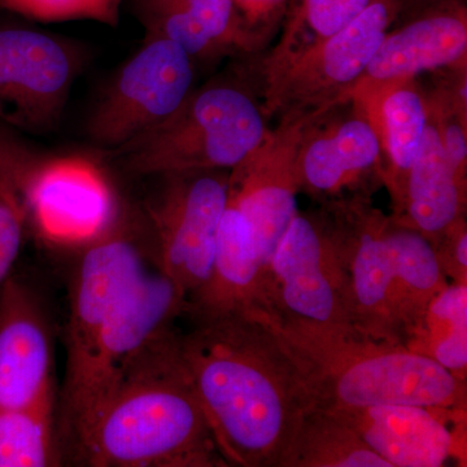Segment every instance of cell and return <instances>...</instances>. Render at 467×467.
Listing matches in <instances>:
<instances>
[{"label":"cell","instance_id":"5bb4252c","mask_svg":"<svg viewBox=\"0 0 467 467\" xmlns=\"http://www.w3.org/2000/svg\"><path fill=\"white\" fill-rule=\"evenodd\" d=\"M306 119L276 122L230 171L227 196L238 205L250 226L263 279L282 236L299 212L297 150Z\"/></svg>","mask_w":467,"mask_h":467},{"label":"cell","instance_id":"ffe728a7","mask_svg":"<svg viewBox=\"0 0 467 467\" xmlns=\"http://www.w3.org/2000/svg\"><path fill=\"white\" fill-rule=\"evenodd\" d=\"M147 36L169 39L198 63L241 57L234 0H134Z\"/></svg>","mask_w":467,"mask_h":467},{"label":"cell","instance_id":"7c38bea8","mask_svg":"<svg viewBox=\"0 0 467 467\" xmlns=\"http://www.w3.org/2000/svg\"><path fill=\"white\" fill-rule=\"evenodd\" d=\"M297 168L300 192L319 204L356 193H373L383 184V153L367 107L348 99L306 117Z\"/></svg>","mask_w":467,"mask_h":467},{"label":"cell","instance_id":"4316f807","mask_svg":"<svg viewBox=\"0 0 467 467\" xmlns=\"http://www.w3.org/2000/svg\"><path fill=\"white\" fill-rule=\"evenodd\" d=\"M57 393L36 404L0 408V467L60 465Z\"/></svg>","mask_w":467,"mask_h":467},{"label":"cell","instance_id":"d6986e66","mask_svg":"<svg viewBox=\"0 0 467 467\" xmlns=\"http://www.w3.org/2000/svg\"><path fill=\"white\" fill-rule=\"evenodd\" d=\"M263 267L247 221L227 196L207 284L187 300L192 319L259 308Z\"/></svg>","mask_w":467,"mask_h":467},{"label":"cell","instance_id":"ac0fdd59","mask_svg":"<svg viewBox=\"0 0 467 467\" xmlns=\"http://www.w3.org/2000/svg\"><path fill=\"white\" fill-rule=\"evenodd\" d=\"M52 393L47 319L34 292L9 275L0 287V408L27 407Z\"/></svg>","mask_w":467,"mask_h":467},{"label":"cell","instance_id":"cb8c5ba5","mask_svg":"<svg viewBox=\"0 0 467 467\" xmlns=\"http://www.w3.org/2000/svg\"><path fill=\"white\" fill-rule=\"evenodd\" d=\"M373 0H292L278 41L263 54L241 57L239 69L250 82L275 72L316 43L358 17Z\"/></svg>","mask_w":467,"mask_h":467},{"label":"cell","instance_id":"7402d4cb","mask_svg":"<svg viewBox=\"0 0 467 467\" xmlns=\"http://www.w3.org/2000/svg\"><path fill=\"white\" fill-rule=\"evenodd\" d=\"M384 239L391 256L393 319L399 342L404 346L427 306L450 281L425 234L389 214L384 223Z\"/></svg>","mask_w":467,"mask_h":467},{"label":"cell","instance_id":"484cf974","mask_svg":"<svg viewBox=\"0 0 467 467\" xmlns=\"http://www.w3.org/2000/svg\"><path fill=\"white\" fill-rule=\"evenodd\" d=\"M404 346L466 380L467 285L450 282L439 292Z\"/></svg>","mask_w":467,"mask_h":467},{"label":"cell","instance_id":"277c9868","mask_svg":"<svg viewBox=\"0 0 467 467\" xmlns=\"http://www.w3.org/2000/svg\"><path fill=\"white\" fill-rule=\"evenodd\" d=\"M267 122L256 92L235 69L193 88L164 122L113 152L138 175L232 171L265 137Z\"/></svg>","mask_w":467,"mask_h":467},{"label":"cell","instance_id":"44dd1931","mask_svg":"<svg viewBox=\"0 0 467 467\" xmlns=\"http://www.w3.org/2000/svg\"><path fill=\"white\" fill-rule=\"evenodd\" d=\"M467 180L451 168L442 150L435 122L427 125L416 161L405 180L398 208L391 216L435 239L466 217Z\"/></svg>","mask_w":467,"mask_h":467},{"label":"cell","instance_id":"603a6c76","mask_svg":"<svg viewBox=\"0 0 467 467\" xmlns=\"http://www.w3.org/2000/svg\"><path fill=\"white\" fill-rule=\"evenodd\" d=\"M368 110L382 144V183L391 195L392 208L396 209L425 134V95L416 79H410L392 86Z\"/></svg>","mask_w":467,"mask_h":467},{"label":"cell","instance_id":"30bf717a","mask_svg":"<svg viewBox=\"0 0 467 467\" xmlns=\"http://www.w3.org/2000/svg\"><path fill=\"white\" fill-rule=\"evenodd\" d=\"M195 67L174 42L146 38L98 101L88 124L92 142L117 150L164 122L195 88Z\"/></svg>","mask_w":467,"mask_h":467},{"label":"cell","instance_id":"8fae6325","mask_svg":"<svg viewBox=\"0 0 467 467\" xmlns=\"http://www.w3.org/2000/svg\"><path fill=\"white\" fill-rule=\"evenodd\" d=\"M84 67L72 43L27 27H0V124L30 134L54 131Z\"/></svg>","mask_w":467,"mask_h":467},{"label":"cell","instance_id":"9c48e42d","mask_svg":"<svg viewBox=\"0 0 467 467\" xmlns=\"http://www.w3.org/2000/svg\"><path fill=\"white\" fill-rule=\"evenodd\" d=\"M230 171L162 175L164 184L147 204L158 267L186 300L207 284L225 209Z\"/></svg>","mask_w":467,"mask_h":467},{"label":"cell","instance_id":"5b68a950","mask_svg":"<svg viewBox=\"0 0 467 467\" xmlns=\"http://www.w3.org/2000/svg\"><path fill=\"white\" fill-rule=\"evenodd\" d=\"M146 266L125 212L112 229L82 248L70 282L67 376L58 429L70 445L84 414L101 337L117 303Z\"/></svg>","mask_w":467,"mask_h":467},{"label":"cell","instance_id":"2e32d148","mask_svg":"<svg viewBox=\"0 0 467 467\" xmlns=\"http://www.w3.org/2000/svg\"><path fill=\"white\" fill-rule=\"evenodd\" d=\"M389 467L465 462L466 408L383 404L331 409Z\"/></svg>","mask_w":467,"mask_h":467},{"label":"cell","instance_id":"52a82bcc","mask_svg":"<svg viewBox=\"0 0 467 467\" xmlns=\"http://www.w3.org/2000/svg\"><path fill=\"white\" fill-rule=\"evenodd\" d=\"M256 309L291 321L352 325L346 276L322 205L292 218L266 267Z\"/></svg>","mask_w":467,"mask_h":467},{"label":"cell","instance_id":"6da1fadb","mask_svg":"<svg viewBox=\"0 0 467 467\" xmlns=\"http://www.w3.org/2000/svg\"><path fill=\"white\" fill-rule=\"evenodd\" d=\"M193 322L181 353L227 466H281L312 402L278 337L256 309Z\"/></svg>","mask_w":467,"mask_h":467},{"label":"cell","instance_id":"ba28073f","mask_svg":"<svg viewBox=\"0 0 467 467\" xmlns=\"http://www.w3.org/2000/svg\"><path fill=\"white\" fill-rule=\"evenodd\" d=\"M18 184L27 225L50 244L84 248L124 214L103 169L82 156L42 159L26 147Z\"/></svg>","mask_w":467,"mask_h":467},{"label":"cell","instance_id":"83f0119b","mask_svg":"<svg viewBox=\"0 0 467 467\" xmlns=\"http://www.w3.org/2000/svg\"><path fill=\"white\" fill-rule=\"evenodd\" d=\"M26 149L8 126L0 124V287L11 275L27 226L18 184V168Z\"/></svg>","mask_w":467,"mask_h":467},{"label":"cell","instance_id":"4fadbf2b","mask_svg":"<svg viewBox=\"0 0 467 467\" xmlns=\"http://www.w3.org/2000/svg\"><path fill=\"white\" fill-rule=\"evenodd\" d=\"M319 205L333 226L352 326L371 337L400 343L393 319L391 256L384 239L387 214L373 204L371 193Z\"/></svg>","mask_w":467,"mask_h":467},{"label":"cell","instance_id":"d4e9b609","mask_svg":"<svg viewBox=\"0 0 467 467\" xmlns=\"http://www.w3.org/2000/svg\"><path fill=\"white\" fill-rule=\"evenodd\" d=\"M279 467H389L333 411L310 408Z\"/></svg>","mask_w":467,"mask_h":467},{"label":"cell","instance_id":"7a4b0ae2","mask_svg":"<svg viewBox=\"0 0 467 467\" xmlns=\"http://www.w3.org/2000/svg\"><path fill=\"white\" fill-rule=\"evenodd\" d=\"M78 456L94 467H229L173 326L129 359Z\"/></svg>","mask_w":467,"mask_h":467},{"label":"cell","instance_id":"f546056e","mask_svg":"<svg viewBox=\"0 0 467 467\" xmlns=\"http://www.w3.org/2000/svg\"><path fill=\"white\" fill-rule=\"evenodd\" d=\"M292 0H234L241 57L263 54L281 33Z\"/></svg>","mask_w":467,"mask_h":467},{"label":"cell","instance_id":"3957f363","mask_svg":"<svg viewBox=\"0 0 467 467\" xmlns=\"http://www.w3.org/2000/svg\"><path fill=\"white\" fill-rule=\"evenodd\" d=\"M256 310L296 368L312 408L467 407V380L400 343L371 337L352 325L291 321Z\"/></svg>","mask_w":467,"mask_h":467},{"label":"cell","instance_id":"f1b7e54d","mask_svg":"<svg viewBox=\"0 0 467 467\" xmlns=\"http://www.w3.org/2000/svg\"><path fill=\"white\" fill-rule=\"evenodd\" d=\"M122 0H0V7L33 20H92L106 26L119 24Z\"/></svg>","mask_w":467,"mask_h":467},{"label":"cell","instance_id":"e0dca14e","mask_svg":"<svg viewBox=\"0 0 467 467\" xmlns=\"http://www.w3.org/2000/svg\"><path fill=\"white\" fill-rule=\"evenodd\" d=\"M467 64L465 2L431 9L387 32L348 99L373 109L392 86Z\"/></svg>","mask_w":467,"mask_h":467},{"label":"cell","instance_id":"8992f818","mask_svg":"<svg viewBox=\"0 0 467 467\" xmlns=\"http://www.w3.org/2000/svg\"><path fill=\"white\" fill-rule=\"evenodd\" d=\"M400 12L401 0H373L333 36L250 82L267 121L304 119L348 100Z\"/></svg>","mask_w":467,"mask_h":467},{"label":"cell","instance_id":"4dcf8cb0","mask_svg":"<svg viewBox=\"0 0 467 467\" xmlns=\"http://www.w3.org/2000/svg\"><path fill=\"white\" fill-rule=\"evenodd\" d=\"M442 273L451 284L467 285V223L460 218L432 239Z\"/></svg>","mask_w":467,"mask_h":467},{"label":"cell","instance_id":"1f68e13d","mask_svg":"<svg viewBox=\"0 0 467 467\" xmlns=\"http://www.w3.org/2000/svg\"><path fill=\"white\" fill-rule=\"evenodd\" d=\"M462 2H465V0H401V12L398 23L418 16V15L423 14V12L431 11V9Z\"/></svg>","mask_w":467,"mask_h":467},{"label":"cell","instance_id":"9a60e30c","mask_svg":"<svg viewBox=\"0 0 467 467\" xmlns=\"http://www.w3.org/2000/svg\"><path fill=\"white\" fill-rule=\"evenodd\" d=\"M182 291L161 270L144 267L125 291L101 337L81 423L72 447L77 454L115 389L122 368L150 337L186 312Z\"/></svg>","mask_w":467,"mask_h":467}]
</instances>
